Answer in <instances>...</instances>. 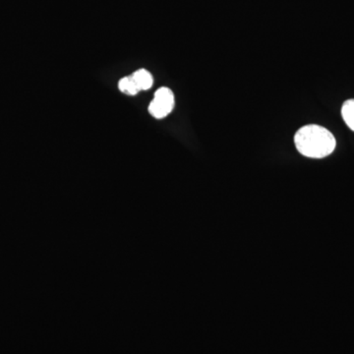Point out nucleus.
<instances>
[{
	"mask_svg": "<svg viewBox=\"0 0 354 354\" xmlns=\"http://www.w3.org/2000/svg\"><path fill=\"white\" fill-rule=\"evenodd\" d=\"M118 87H120L121 92L130 95H137L139 92V88H137L132 76L124 77V78L121 79Z\"/></svg>",
	"mask_w": 354,
	"mask_h": 354,
	"instance_id": "obj_5",
	"label": "nucleus"
},
{
	"mask_svg": "<svg viewBox=\"0 0 354 354\" xmlns=\"http://www.w3.org/2000/svg\"><path fill=\"white\" fill-rule=\"evenodd\" d=\"M133 80L136 84L139 91H146L153 86V79L152 74L145 69H140L132 74Z\"/></svg>",
	"mask_w": 354,
	"mask_h": 354,
	"instance_id": "obj_3",
	"label": "nucleus"
},
{
	"mask_svg": "<svg viewBox=\"0 0 354 354\" xmlns=\"http://www.w3.org/2000/svg\"><path fill=\"white\" fill-rule=\"evenodd\" d=\"M295 144L298 152L304 157L323 158L334 152L337 142L333 133L325 127L310 124L295 133Z\"/></svg>",
	"mask_w": 354,
	"mask_h": 354,
	"instance_id": "obj_1",
	"label": "nucleus"
},
{
	"mask_svg": "<svg viewBox=\"0 0 354 354\" xmlns=\"http://www.w3.org/2000/svg\"><path fill=\"white\" fill-rule=\"evenodd\" d=\"M342 115L346 125L354 131V100L344 102L342 108Z\"/></svg>",
	"mask_w": 354,
	"mask_h": 354,
	"instance_id": "obj_4",
	"label": "nucleus"
},
{
	"mask_svg": "<svg viewBox=\"0 0 354 354\" xmlns=\"http://www.w3.org/2000/svg\"><path fill=\"white\" fill-rule=\"evenodd\" d=\"M174 108V95L171 88H160L156 92L155 97L149 106V113L153 118L160 120L169 115Z\"/></svg>",
	"mask_w": 354,
	"mask_h": 354,
	"instance_id": "obj_2",
	"label": "nucleus"
}]
</instances>
